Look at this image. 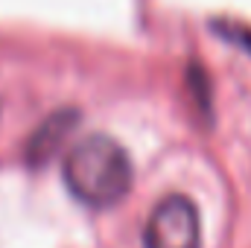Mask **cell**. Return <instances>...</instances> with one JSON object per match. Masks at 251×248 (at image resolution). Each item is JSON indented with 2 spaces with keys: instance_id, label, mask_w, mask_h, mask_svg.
<instances>
[{
  "instance_id": "1",
  "label": "cell",
  "mask_w": 251,
  "mask_h": 248,
  "mask_svg": "<svg viewBox=\"0 0 251 248\" xmlns=\"http://www.w3.org/2000/svg\"><path fill=\"white\" fill-rule=\"evenodd\" d=\"M64 184L88 207H114L131 187V161L114 137L91 134L67 152Z\"/></svg>"
},
{
  "instance_id": "2",
  "label": "cell",
  "mask_w": 251,
  "mask_h": 248,
  "mask_svg": "<svg viewBox=\"0 0 251 248\" xmlns=\"http://www.w3.org/2000/svg\"><path fill=\"white\" fill-rule=\"evenodd\" d=\"M146 248H201L199 231V210L187 196H167L152 210L146 231Z\"/></svg>"
},
{
  "instance_id": "3",
  "label": "cell",
  "mask_w": 251,
  "mask_h": 248,
  "mask_svg": "<svg viewBox=\"0 0 251 248\" xmlns=\"http://www.w3.org/2000/svg\"><path fill=\"white\" fill-rule=\"evenodd\" d=\"M79 123V114L76 111H56L50 114V120L38 125V131L29 137V146H26V161L32 167H44L59 149L64 146V140L70 137V131Z\"/></svg>"
}]
</instances>
